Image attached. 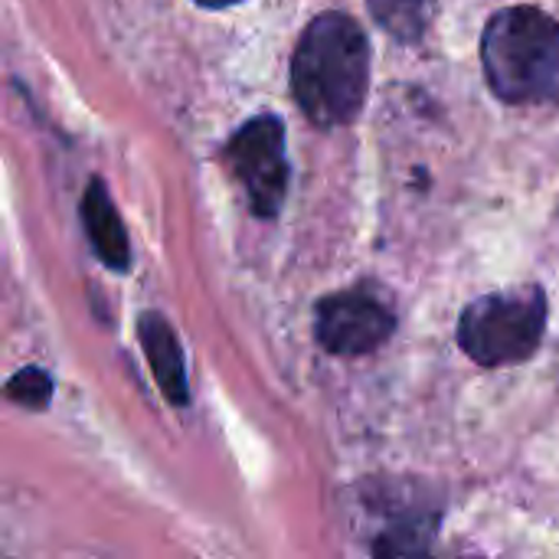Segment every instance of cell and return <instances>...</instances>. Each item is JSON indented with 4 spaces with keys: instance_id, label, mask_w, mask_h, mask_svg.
Wrapping results in <instances>:
<instances>
[{
    "instance_id": "cell-7",
    "label": "cell",
    "mask_w": 559,
    "mask_h": 559,
    "mask_svg": "<svg viewBox=\"0 0 559 559\" xmlns=\"http://www.w3.org/2000/svg\"><path fill=\"white\" fill-rule=\"evenodd\" d=\"M82 219H85V233L98 252V259L115 269L124 272L131 265V246H128V233L121 226V216L108 197V187L102 180H92L85 197H82Z\"/></svg>"
},
{
    "instance_id": "cell-5",
    "label": "cell",
    "mask_w": 559,
    "mask_h": 559,
    "mask_svg": "<svg viewBox=\"0 0 559 559\" xmlns=\"http://www.w3.org/2000/svg\"><path fill=\"white\" fill-rule=\"evenodd\" d=\"M396 331L393 311L370 292L354 288L331 295L318 305L314 334L328 354L337 357H360L377 350Z\"/></svg>"
},
{
    "instance_id": "cell-4",
    "label": "cell",
    "mask_w": 559,
    "mask_h": 559,
    "mask_svg": "<svg viewBox=\"0 0 559 559\" xmlns=\"http://www.w3.org/2000/svg\"><path fill=\"white\" fill-rule=\"evenodd\" d=\"M226 164L242 183L255 216L275 219L288 193L285 128L275 115H255L226 144Z\"/></svg>"
},
{
    "instance_id": "cell-8",
    "label": "cell",
    "mask_w": 559,
    "mask_h": 559,
    "mask_svg": "<svg viewBox=\"0 0 559 559\" xmlns=\"http://www.w3.org/2000/svg\"><path fill=\"white\" fill-rule=\"evenodd\" d=\"M377 23L396 39H419L432 20L436 0H367Z\"/></svg>"
},
{
    "instance_id": "cell-10",
    "label": "cell",
    "mask_w": 559,
    "mask_h": 559,
    "mask_svg": "<svg viewBox=\"0 0 559 559\" xmlns=\"http://www.w3.org/2000/svg\"><path fill=\"white\" fill-rule=\"evenodd\" d=\"M197 3H203V7H210V10H219V7H233V3H239V0H197Z\"/></svg>"
},
{
    "instance_id": "cell-1",
    "label": "cell",
    "mask_w": 559,
    "mask_h": 559,
    "mask_svg": "<svg viewBox=\"0 0 559 559\" xmlns=\"http://www.w3.org/2000/svg\"><path fill=\"white\" fill-rule=\"evenodd\" d=\"M370 82V43L347 13H321L308 23L295 62L292 88L301 111L318 128H337L360 115Z\"/></svg>"
},
{
    "instance_id": "cell-3",
    "label": "cell",
    "mask_w": 559,
    "mask_h": 559,
    "mask_svg": "<svg viewBox=\"0 0 559 559\" xmlns=\"http://www.w3.org/2000/svg\"><path fill=\"white\" fill-rule=\"evenodd\" d=\"M547 324V298L540 288H514L485 295L465 308L459 321L462 350L481 367H504L527 360Z\"/></svg>"
},
{
    "instance_id": "cell-9",
    "label": "cell",
    "mask_w": 559,
    "mask_h": 559,
    "mask_svg": "<svg viewBox=\"0 0 559 559\" xmlns=\"http://www.w3.org/2000/svg\"><path fill=\"white\" fill-rule=\"evenodd\" d=\"M7 396L20 406H29V409H43L46 400L52 396V383L43 370L29 367V370H20L10 383H7Z\"/></svg>"
},
{
    "instance_id": "cell-6",
    "label": "cell",
    "mask_w": 559,
    "mask_h": 559,
    "mask_svg": "<svg viewBox=\"0 0 559 559\" xmlns=\"http://www.w3.org/2000/svg\"><path fill=\"white\" fill-rule=\"evenodd\" d=\"M138 337L144 347V357L157 377L160 393L170 400V406H187L190 403V386H187V364L183 350L170 331V324L160 314H141L138 318Z\"/></svg>"
},
{
    "instance_id": "cell-2",
    "label": "cell",
    "mask_w": 559,
    "mask_h": 559,
    "mask_svg": "<svg viewBox=\"0 0 559 559\" xmlns=\"http://www.w3.org/2000/svg\"><path fill=\"white\" fill-rule=\"evenodd\" d=\"M488 85L511 105L559 98V23L537 7L501 10L481 39Z\"/></svg>"
}]
</instances>
